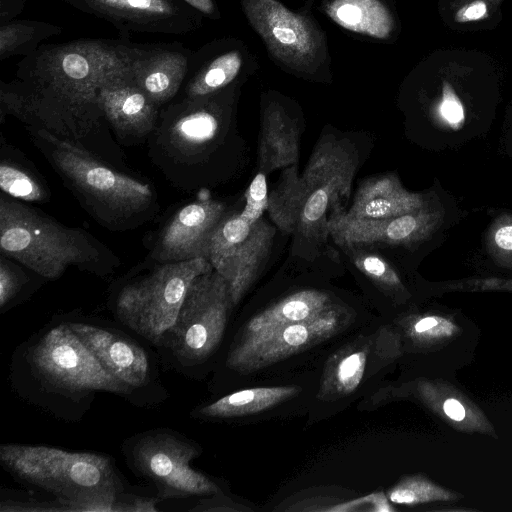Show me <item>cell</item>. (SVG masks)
<instances>
[{
	"mask_svg": "<svg viewBox=\"0 0 512 512\" xmlns=\"http://www.w3.org/2000/svg\"><path fill=\"white\" fill-rule=\"evenodd\" d=\"M140 50L141 44L127 39L41 45L18 62L14 80L0 81V123L12 116L127 169L101 111L99 90L107 79L130 71Z\"/></svg>",
	"mask_w": 512,
	"mask_h": 512,
	"instance_id": "1",
	"label": "cell"
},
{
	"mask_svg": "<svg viewBox=\"0 0 512 512\" xmlns=\"http://www.w3.org/2000/svg\"><path fill=\"white\" fill-rule=\"evenodd\" d=\"M8 379L24 402L67 422L83 419L99 393L128 401L124 387L61 314L15 348Z\"/></svg>",
	"mask_w": 512,
	"mask_h": 512,
	"instance_id": "2",
	"label": "cell"
},
{
	"mask_svg": "<svg viewBox=\"0 0 512 512\" xmlns=\"http://www.w3.org/2000/svg\"><path fill=\"white\" fill-rule=\"evenodd\" d=\"M25 129L63 184L101 227L112 232L135 230L160 211L158 193L150 181L42 128Z\"/></svg>",
	"mask_w": 512,
	"mask_h": 512,
	"instance_id": "3",
	"label": "cell"
},
{
	"mask_svg": "<svg viewBox=\"0 0 512 512\" xmlns=\"http://www.w3.org/2000/svg\"><path fill=\"white\" fill-rule=\"evenodd\" d=\"M242 84L218 93L171 101L160 109L148 156L173 187L192 191L215 177Z\"/></svg>",
	"mask_w": 512,
	"mask_h": 512,
	"instance_id": "4",
	"label": "cell"
},
{
	"mask_svg": "<svg viewBox=\"0 0 512 512\" xmlns=\"http://www.w3.org/2000/svg\"><path fill=\"white\" fill-rule=\"evenodd\" d=\"M0 464L15 481L57 498L63 511H126L125 481L110 455L3 443Z\"/></svg>",
	"mask_w": 512,
	"mask_h": 512,
	"instance_id": "5",
	"label": "cell"
},
{
	"mask_svg": "<svg viewBox=\"0 0 512 512\" xmlns=\"http://www.w3.org/2000/svg\"><path fill=\"white\" fill-rule=\"evenodd\" d=\"M0 251L45 280L69 267L98 277L112 275L120 258L82 228L66 226L26 202L0 195Z\"/></svg>",
	"mask_w": 512,
	"mask_h": 512,
	"instance_id": "6",
	"label": "cell"
},
{
	"mask_svg": "<svg viewBox=\"0 0 512 512\" xmlns=\"http://www.w3.org/2000/svg\"><path fill=\"white\" fill-rule=\"evenodd\" d=\"M233 307L220 273L213 268L197 276L156 347L161 361L186 378H201L221 346Z\"/></svg>",
	"mask_w": 512,
	"mask_h": 512,
	"instance_id": "7",
	"label": "cell"
},
{
	"mask_svg": "<svg viewBox=\"0 0 512 512\" xmlns=\"http://www.w3.org/2000/svg\"><path fill=\"white\" fill-rule=\"evenodd\" d=\"M211 269L205 258L152 263L113 282L107 306L117 322L156 348L174 323L192 281Z\"/></svg>",
	"mask_w": 512,
	"mask_h": 512,
	"instance_id": "8",
	"label": "cell"
},
{
	"mask_svg": "<svg viewBox=\"0 0 512 512\" xmlns=\"http://www.w3.org/2000/svg\"><path fill=\"white\" fill-rule=\"evenodd\" d=\"M240 5L281 70L306 81H333L327 34L312 11L292 10L279 0H240Z\"/></svg>",
	"mask_w": 512,
	"mask_h": 512,
	"instance_id": "9",
	"label": "cell"
},
{
	"mask_svg": "<svg viewBox=\"0 0 512 512\" xmlns=\"http://www.w3.org/2000/svg\"><path fill=\"white\" fill-rule=\"evenodd\" d=\"M107 371L124 387L128 402L141 408L164 403L169 392L160 375L159 355L117 322L78 311L61 314Z\"/></svg>",
	"mask_w": 512,
	"mask_h": 512,
	"instance_id": "10",
	"label": "cell"
},
{
	"mask_svg": "<svg viewBox=\"0 0 512 512\" xmlns=\"http://www.w3.org/2000/svg\"><path fill=\"white\" fill-rule=\"evenodd\" d=\"M121 452L129 470L162 501L221 493L213 479L191 466L202 447L179 431L161 427L136 433L123 441Z\"/></svg>",
	"mask_w": 512,
	"mask_h": 512,
	"instance_id": "11",
	"label": "cell"
},
{
	"mask_svg": "<svg viewBox=\"0 0 512 512\" xmlns=\"http://www.w3.org/2000/svg\"><path fill=\"white\" fill-rule=\"evenodd\" d=\"M275 229L263 218L250 223L228 213L210 244L209 261L227 281L234 306L252 286L271 251Z\"/></svg>",
	"mask_w": 512,
	"mask_h": 512,
	"instance_id": "12",
	"label": "cell"
},
{
	"mask_svg": "<svg viewBox=\"0 0 512 512\" xmlns=\"http://www.w3.org/2000/svg\"><path fill=\"white\" fill-rule=\"evenodd\" d=\"M342 324V312L330 306L311 319L238 338L228 352L225 366L242 374L260 370L331 337Z\"/></svg>",
	"mask_w": 512,
	"mask_h": 512,
	"instance_id": "13",
	"label": "cell"
},
{
	"mask_svg": "<svg viewBox=\"0 0 512 512\" xmlns=\"http://www.w3.org/2000/svg\"><path fill=\"white\" fill-rule=\"evenodd\" d=\"M227 214L224 203L208 198L181 206L156 233L147 260L154 264L209 260L212 237Z\"/></svg>",
	"mask_w": 512,
	"mask_h": 512,
	"instance_id": "14",
	"label": "cell"
},
{
	"mask_svg": "<svg viewBox=\"0 0 512 512\" xmlns=\"http://www.w3.org/2000/svg\"><path fill=\"white\" fill-rule=\"evenodd\" d=\"M120 30L183 35L202 26V15L182 0H62Z\"/></svg>",
	"mask_w": 512,
	"mask_h": 512,
	"instance_id": "15",
	"label": "cell"
},
{
	"mask_svg": "<svg viewBox=\"0 0 512 512\" xmlns=\"http://www.w3.org/2000/svg\"><path fill=\"white\" fill-rule=\"evenodd\" d=\"M334 210L330 194L304 181L295 165L282 172L268 196L267 211L275 225L310 241L326 240L328 216Z\"/></svg>",
	"mask_w": 512,
	"mask_h": 512,
	"instance_id": "16",
	"label": "cell"
},
{
	"mask_svg": "<svg viewBox=\"0 0 512 512\" xmlns=\"http://www.w3.org/2000/svg\"><path fill=\"white\" fill-rule=\"evenodd\" d=\"M441 221L440 211L428 206L386 219H360L348 215L346 210H336L329 214L327 228L329 236L343 248L408 246L431 236Z\"/></svg>",
	"mask_w": 512,
	"mask_h": 512,
	"instance_id": "17",
	"label": "cell"
},
{
	"mask_svg": "<svg viewBox=\"0 0 512 512\" xmlns=\"http://www.w3.org/2000/svg\"><path fill=\"white\" fill-rule=\"evenodd\" d=\"M258 68L257 58L242 40H212L192 53L183 97H205L243 84Z\"/></svg>",
	"mask_w": 512,
	"mask_h": 512,
	"instance_id": "18",
	"label": "cell"
},
{
	"mask_svg": "<svg viewBox=\"0 0 512 512\" xmlns=\"http://www.w3.org/2000/svg\"><path fill=\"white\" fill-rule=\"evenodd\" d=\"M131 74L132 69L115 75L99 90L101 111L117 141L124 145L148 140L161 109L139 88Z\"/></svg>",
	"mask_w": 512,
	"mask_h": 512,
	"instance_id": "19",
	"label": "cell"
},
{
	"mask_svg": "<svg viewBox=\"0 0 512 512\" xmlns=\"http://www.w3.org/2000/svg\"><path fill=\"white\" fill-rule=\"evenodd\" d=\"M193 51L179 42L141 44L134 61L132 79L162 108L183 87Z\"/></svg>",
	"mask_w": 512,
	"mask_h": 512,
	"instance_id": "20",
	"label": "cell"
},
{
	"mask_svg": "<svg viewBox=\"0 0 512 512\" xmlns=\"http://www.w3.org/2000/svg\"><path fill=\"white\" fill-rule=\"evenodd\" d=\"M343 30L372 41L389 43L399 32L391 0H303Z\"/></svg>",
	"mask_w": 512,
	"mask_h": 512,
	"instance_id": "21",
	"label": "cell"
},
{
	"mask_svg": "<svg viewBox=\"0 0 512 512\" xmlns=\"http://www.w3.org/2000/svg\"><path fill=\"white\" fill-rule=\"evenodd\" d=\"M357 167L358 154L354 145L347 139L325 134L315 145L301 176L307 183L330 194L334 211L345 210Z\"/></svg>",
	"mask_w": 512,
	"mask_h": 512,
	"instance_id": "22",
	"label": "cell"
},
{
	"mask_svg": "<svg viewBox=\"0 0 512 512\" xmlns=\"http://www.w3.org/2000/svg\"><path fill=\"white\" fill-rule=\"evenodd\" d=\"M262 121L258 145L261 172L294 166L299 158V125L276 95L262 96Z\"/></svg>",
	"mask_w": 512,
	"mask_h": 512,
	"instance_id": "23",
	"label": "cell"
},
{
	"mask_svg": "<svg viewBox=\"0 0 512 512\" xmlns=\"http://www.w3.org/2000/svg\"><path fill=\"white\" fill-rule=\"evenodd\" d=\"M424 195L406 190L394 173L363 179L346 213L360 219L398 217L427 207Z\"/></svg>",
	"mask_w": 512,
	"mask_h": 512,
	"instance_id": "24",
	"label": "cell"
},
{
	"mask_svg": "<svg viewBox=\"0 0 512 512\" xmlns=\"http://www.w3.org/2000/svg\"><path fill=\"white\" fill-rule=\"evenodd\" d=\"M332 306L327 293L305 289L282 298L253 316L241 330L238 338L262 334L276 328L315 317Z\"/></svg>",
	"mask_w": 512,
	"mask_h": 512,
	"instance_id": "25",
	"label": "cell"
},
{
	"mask_svg": "<svg viewBox=\"0 0 512 512\" xmlns=\"http://www.w3.org/2000/svg\"><path fill=\"white\" fill-rule=\"evenodd\" d=\"M299 392L295 386L253 387L235 391L193 408L190 416L200 420H224L272 408Z\"/></svg>",
	"mask_w": 512,
	"mask_h": 512,
	"instance_id": "26",
	"label": "cell"
},
{
	"mask_svg": "<svg viewBox=\"0 0 512 512\" xmlns=\"http://www.w3.org/2000/svg\"><path fill=\"white\" fill-rule=\"evenodd\" d=\"M1 192L26 203H45L51 192L33 163L16 147L0 140Z\"/></svg>",
	"mask_w": 512,
	"mask_h": 512,
	"instance_id": "27",
	"label": "cell"
},
{
	"mask_svg": "<svg viewBox=\"0 0 512 512\" xmlns=\"http://www.w3.org/2000/svg\"><path fill=\"white\" fill-rule=\"evenodd\" d=\"M368 339L351 344L335 353L328 361L322 377L323 397H344L354 392L364 379L372 358Z\"/></svg>",
	"mask_w": 512,
	"mask_h": 512,
	"instance_id": "28",
	"label": "cell"
},
{
	"mask_svg": "<svg viewBox=\"0 0 512 512\" xmlns=\"http://www.w3.org/2000/svg\"><path fill=\"white\" fill-rule=\"evenodd\" d=\"M63 28L36 20H11L0 26V60L35 53L41 42L60 35Z\"/></svg>",
	"mask_w": 512,
	"mask_h": 512,
	"instance_id": "29",
	"label": "cell"
},
{
	"mask_svg": "<svg viewBox=\"0 0 512 512\" xmlns=\"http://www.w3.org/2000/svg\"><path fill=\"white\" fill-rule=\"evenodd\" d=\"M29 269L0 253V311L6 313L27 300L45 280L32 277Z\"/></svg>",
	"mask_w": 512,
	"mask_h": 512,
	"instance_id": "30",
	"label": "cell"
},
{
	"mask_svg": "<svg viewBox=\"0 0 512 512\" xmlns=\"http://www.w3.org/2000/svg\"><path fill=\"white\" fill-rule=\"evenodd\" d=\"M392 503L417 505L455 499L456 496L428 479L416 475L403 478L388 491Z\"/></svg>",
	"mask_w": 512,
	"mask_h": 512,
	"instance_id": "31",
	"label": "cell"
},
{
	"mask_svg": "<svg viewBox=\"0 0 512 512\" xmlns=\"http://www.w3.org/2000/svg\"><path fill=\"white\" fill-rule=\"evenodd\" d=\"M356 268L374 283L390 291L403 290V283L396 270L381 256L359 251L352 255Z\"/></svg>",
	"mask_w": 512,
	"mask_h": 512,
	"instance_id": "32",
	"label": "cell"
},
{
	"mask_svg": "<svg viewBox=\"0 0 512 512\" xmlns=\"http://www.w3.org/2000/svg\"><path fill=\"white\" fill-rule=\"evenodd\" d=\"M485 240L494 262L512 269V212L502 214L492 222Z\"/></svg>",
	"mask_w": 512,
	"mask_h": 512,
	"instance_id": "33",
	"label": "cell"
},
{
	"mask_svg": "<svg viewBox=\"0 0 512 512\" xmlns=\"http://www.w3.org/2000/svg\"><path fill=\"white\" fill-rule=\"evenodd\" d=\"M456 325L441 316L427 315L410 320L406 326L407 335L418 344H430L456 333Z\"/></svg>",
	"mask_w": 512,
	"mask_h": 512,
	"instance_id": "34",
	"label": "cell"
},
{
	"mask_svg": "<svg viewBox=\"0 0 512 512\" xmlns=\"http://www.w3.org/2000/svg\"><path fill=\"white\" fill-rule=\"evenodd\" d=\"M268 188L263 172L258 173L245 192V206L242 216L250 223H255L262 218L268 207Z\"/></svg>",
	"mask_w": 512,
	"mask_h": 512,
	"instance_id": "35",
	"label": "cell"
},
{
	"mask_svg": "<svg viewBox=\"0 0 512 512\" xmlns=\"http://www.w3.org/2000/svg\"><path fill=\"white\" fill-rule=\"evenodd\" d=\"M441 118L452 126L459 125L464 119V109L461 102L452 95H446L439 107Z\"/></svg>",
	"mask_w": 512,
	"mask_h": 512,
	"instance_id": "36",
	"label": "cell"
},
{
	"mask_svg": "<svg viewBox=\"0 0 512 512\" xmlns=\"http://www.w3.org/2000/svg\"><path fill=\"white\" fill-rule=\"evenodd\" d=\"M441 409L453 422H462L467 417V407L457 398L449 397L445 399Z\"/></svg>",
	"mask_w": 512,
	"mask_h": 512,
	"instance_id": "37",
	"label": "cell"
},
{
	"mask_svg": "<svg viewBox=\"0 0 512 512\" xmlns=\"http://www.w3.org/2000/svg\"><path fill=\"white\" fill-rule=\"evenodd\" d=\"M202 16L212 20L221 18V13L216 0H182Z\"/></svg>",
	"mask_w": 512,
	"mask_h": 512,
	"instance_id": "38",
	"label": "cell"
},
{
	"mask_svg": "<svg viewBox=\"0 0 512 512\" xmlns=\"http://www.w3.org/2000/svg\"><path fill=\"white\" fill-rule=\"evenodd\" d=\"M25 0H0V24L13 20L24 9Z\"/></svg>",
	"mask_w": 512,
	"mask_h": 512,
	"instance_id": "39",
	"label": "cell"
},
{
	"mask_svg": "<svg viewBox=\"0 0 512 512\" xmlns=\"http://www.w3.org/2000/svg\"><path fill=\"white\" fill-rule=\"evenodd\" d=\"M486 5L482 1H475L468 4L457 14L459 21H473L482 18L486 14Z\"/></svg>",
	"mask_w": 512,
	"mask_h": 512,
	"instance_id": "40",
	"label": "cell"
},
{
	"mask_svg": "<svg viewBox=\"0 0 512 512\" xmlns=\"http://www.w3.org/2000/svg\"><path fill=\"white\" fill-rule=\"evenodd\" d=\"M480 289H504L512 290V280L502 279H481L479 280Z\"/></svg>",
	"mask_w": 512,
	"mask_h": 512,
	"instance_id": "41",
	"label": "cell"
}]
</instances>
